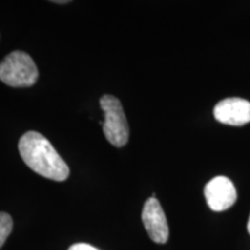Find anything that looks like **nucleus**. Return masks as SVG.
Instances as JSON below:
<instances>
[{
  "mask_svg": "<svg viewBox=\"0 0 250 250\" xmlns=\"http://www.w3.org/2000/svg\"><path fill=\"white\" fill-rule=\"evenodd\" d=\"M213 114L220 123L242 126L250 122V102L240 98L225 99L215 105Z\"/></svg>",
  "mask_w": 250,
  "mask_h": 250,
  "instance_id": "obj_6",
  "label": "nucleus"
},
{
  "mask_svg": "<svg viewBox=\"0 0 250 250\" xmlns=\"http://www.w3.org/2000/svg\"><path fill=\"white\" fill-rule=\"evenodd\" d=\"M19 152L24 164L41 176L62 182L70 175V168L52 144L36 131H29L21 137Z\"/></svg>",
  "mask_w": 250,
  "mask_h": 250,
  "instance_id": "obj_1",
  "label": "nucleus"
},
{
  "mask_svg": "<svg viewBox=\"0 0 250 250\" xmlns=\"http://www.w3.org/2000/svg\"><path fill=\"white\" fill-rule=\"evenodd\" d=\"M104 122L103 132L111 145L123 147L129 142V125L120 100L112 95H103L100 100Z\"/></svg>",
  "mask_w": 250,
  "mask_h": 250,
  "instance_id": "obj_3",
  "label": "nucleus"
},
{
  "mask_svg": "<svg viewBox=\"0 0 250 250\" xmlns=\"http://www.w3.org/2000/svg\"><path fill=\"white\" fill-rule=\"evenodd\" d=\"M52 2H55V4H67L68 0H58V1L57 0H54Z\"/></svg>",
  "mask_w": 250,
  "mask_h": 250,
  "instance_id": "obj_9",
  "label": "nucleus"
},
{
  "mask_svg": "<svg viewBox=\"0 0 250 250\" xmlns=\"http://www.w3.org/2000/svg\"><path fill=\"white\" fill-rule=\"evenodd\" d=\"M204 195L212 211L228 210L235 204L237 195L232 181L225 176H217L205 186Z\"/></svg>",
  "mask_w": 250,
  "mask_h": 250,
  "instance_id": "obj_4",
  "label": "nucleus"
},
{
  "mask_svg": "<svg viewBox=\"0 0 250 250\" xmlns=\"http://www.w3.org/2000/svg\"><path fill=\"white\" fill-rule=\"evenodd\" d=\"M39 79L33 58L23 51H13L0 62V80L11 87H30Z\"/></svg>",
  "mask_w": 250,
  "mask_h": 250,
  "instance_id": "obj_2",
  "label": "nucleus"
},
{
  "mask_svg": "<svg viewBox=\"0 0 250 250\" xmlns=\"http://www.w3.org/2000/svg\"><path fill=\"white\" fill-rule=\"evenodd\" d=\"M247 229H248V233L250 234V214H249V219H248V224H247Z\"/></svg>",
  "mask_w": 250,
  "mask_h": 250,
  "instance_id": "obj_10",
  "label": "nucleus"
},
{
  "mask_svg": "<svg viewBox=\"0 0 250 250\" xmlns=\"http://www.w3.org/2000/svg\"><path fill=\"white\" fill-rule=\"evenodd\" d=\"M12 229H13V219L8 213L0 212V248L4 246Z\"/></svg>",
  "mask_w": 250,
  "mask_h": 250,
  "instance_id": "obj_7",
  "label": "nucleus"
},
{
  "mask_svg": "<svg viewBox=\"0 0 250 250\" xmlns=\"http://www.w3.org/2000/svg\"><path fill=\"white\" fill-rule=\"evenodd\" d=\"M142 220L152 241L159 245H164L168 241L169 228L165 212L158 199L151 197L146 201L143 208Z\"/></svg>",
  "mask_w": 250,
  "mask_h": 250,
  "instance_id": "obj_5",
  "label": "nucleus"
},
{
  "mask_svg": "<svg viewBox=\"0 0 250 250\" xmlns=\"http://www.w3.org/2000/svg\"><path fill=\"white\" fill-rule=\"evenodd\" d=\"M68 250H99L95 247L87 245V243H76V245L71 246Z\"/></svg>",
  "mask_w": 250,
  "mask_h": 250,
  "instance_id": "obj_8",
  "label": "nucleus"
}]
</instances>
